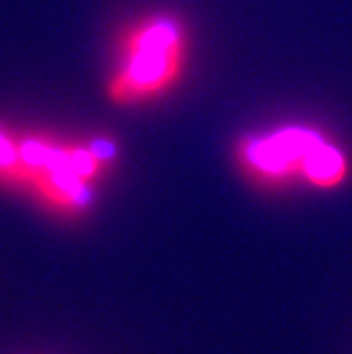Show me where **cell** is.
<instances>
[{
    "label": "cell",
    "mask_w": 352,
    "mask_h": 354,
    "mask_svg": "<svg viewBox=\"0 0 352 354\" xmlns=\"http://www.w3.org/2000/svg\"><path fill=\"white\" fill-rule=\"evenodd\" d=\"M234 162L242 176L266 189L306 187L337 191L352 176V162L342 145L306 123H286L250 132L234 145Z\"/></svg>",
    "instance_id": "3"
},
{
    "label": "cell",
    "mask_w": 352,
    "mask_h": 354,
    "mask_svg": "<svg viewBox=\"0 0 352 354\" xmlns=\"http://www.w3.org/2000/svg\"><path fill=\"white\" fill-rule=\"evenodd\" d=\"M191 59V32L172 11H147L121 26L104 77V95L117 109H147L176 91Z\"/></svg>",
    "instance_id": "2"
},
{
    "label": "cell",
    "mask_w": 352,
    "mask_h": 354,
    "mask_svg": "<svg viewBox=\"0 0 352 354\" xmlns=\"http://www.w3.org/2000/svg\"><path fill=\"white\" fill-rule=\"evenodd\" d=\"M121 149L102 132L68 134L0 119V189L59 218H81L119 166Z\"/></svg>",
    "instance_id": "1"
}]
</instances>
